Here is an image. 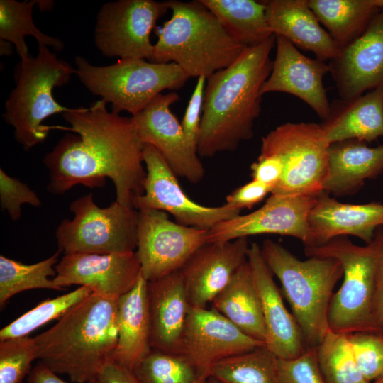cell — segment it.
<instances>
[{"mask_svg": "<svg viewBox=\"0 0 383 383\" xmlns=\"http://www.w3.org/2000/svg\"><path fill=\"white\" fill-rule=\"evenodd\" d=\"M383 172V144L369 147L355 140L331 144L328 172L323 191L335 196L355 192Z\"/></svg>", "mask_w": 383, "mask_h": 383, "instance_id": "484cf974", "label": "cell"}, {"mask_svg": "<svg viewBox=\"0 0 383 383\" xmlns=\"http://www.w3.org/2000/svg\"><path fill=\"white\" fill-rule=\"evenodd\" d=\"M372 316L374 325L383 332V263L377 273L372 303Z\"/></svg>", "mask_w": 383, "mask_h": 383, "instance_id": "f6af8a7d", "label": "cell"}, {"mask_svg": "<svg viewBox=\"0 0 383 383\" xmlns=\"http://www.w3.org/2000/svg\"><path fill=\"white\" fill-rule=\"evenodd\" d=\"M330 144L355 140L372 142L383 136V84L350 99H335L320 124Z\"/></svg>", "mask_w": 383, "mask_h": 383, "instance_id": "d4e9b609", "label": "cell"}, {"mask_svg": "<svg viewBox=\"0 0 383 383\" xmlns=\"http://www.w3.org/2000/svg\"><path fill=\"white\" fill-rule=\"evenodd\" d=\"M96 383H140L133 372L113 360L107 361L95 378Z\"/></svg>", "mask_w": 383, "mask_h": 383, "instance_id": "ee69618b", "label": "cell"}, {"mask_svg": "<svg viewBox=\"0 0 383 383\" xmlns=\"http://www.w3.org/2000/svg\"><path fill=\"white\" fill-rule=\"evenodd\" d=\"M213 308L190 306L177 353L208 377L219 361L264 346Z\"/></svg>", "mask_w": 383, "mask_h": 383, "instance_id": "9a60e30c", "label": "cell"}, {"mask_svg": "<svg viewBox=\"0 0 383 383\" xmlns=\"http://www.w3.org/2000/svg\"><path fill=\"white\" fill-rule=\"evenodd\" d=\"M382 335H383V332H382Z\"/></svg>", "mask_w": 383, "mask_h": 383, "instance_id": "f907efd6", "label": "cell"}, {"mask_svg": "<svg viewBox=\"0 0 383 383\" xmlns=\"http://www.w3.org/2000/svg\"><path fill=\"white\" fill-rule=\"evenodd\" d=\"M148 303L152 350L177 354L190 308L179 272L148 282Z\"/></svg>", "mask_w": 383, "mask_h": 383, "instance_id": "603a6c76", "label": "cell"}, {"mask_svg": "<svg viewBox=\"0 0 383 383\" xmlns=\"http://www.w3.org/2000/svg\"><path fill=\"white\" fill-rule=\"evenodd\" d=\"M276 44L272 35L262 44L245 48L229 66L206 80L198 155L211 157L233 151L254 135L261 113L262 87L270 74V53Z\"/></svg>", "mask_w": 383, "mask_h": 383, "instance_id": "7a4b0ae2", "label": "cell"}, {"mask_svg": "<svg viewBox=\"0 0 383 383\" xmlns=\"http://www.w3.org/2000/svg\"><path fill=\"white\" fill-rule=\"evenodd\" d=\"M250 169L252 179L267 185L271 188L272 192L279 184L284 173L283 162L272 155H259Z\"/></svg>", "mask_w": 383, "mask_h": 383, "instance_id": "7bdbcfd3", "label": "cell"}, {"mask_svg": "<svg viewBox=\"0 0 383 383\" xmlns=\"http://www.w3.org/2000/svg\"><path fill=\"white\" fill-rule=\"evenodd\" d=\"M200 1L217 17L228 34L245 48L259 45L273 35L264 1Z\"/></svg>", "mask_w": 383, "mask_h": 383, "instance_id": "f546056e", "label": "cell"}, {"mask_svg": "<svg viewBox=\"0 0 383 383\" xmlns=\"http://www.w3.org/2000/svg\"><path fill=\"white\" fill-rule=\"evenodd\" d=\"M91 293L88 288L79 287L66 294L42 301L2 328L0 331V340L28 336L31 332L49 321L60 318L69 309Z\"/></svg>", "mask_w": 383, "mask_h": 383, "instance_id": "d590c367", "label": "cell"}, {"mask_svg": "<svg viewBox=\"0 0 383 383\" xmlns=\"http://www.w3.org/2000/svg\"><path fill=\"white\" fill-rule=\"evenodd\" d=\"M28 204L40 207L41 201L38 194L26 184L8 175L0 169V205L12 221H18L22 215L21 206Z\"/></svg>", "mask_w": 383, "mask_h": 383, "instance_id": "ab89813d", "label": "cell"}, {"mask_svg": "<svg viewBox=\"0 0 383 383\" xmlns=\"http://www.w3.org/2000/svg\"><path fill=\"white\" fill-rule=\"evenodd\" d=\"M179 100L175 92L160 94L131 118L143 144L155 148L177 177L195 184L203 179L205 170L171 111V105Z\"/></svg>", "mask_w": 383, "mask_h": 383, "instance_id": "2e32d148", "label": "cell"}, {"mask_svg": "<svg viewBox=\"0 0 383 383\" xmlns=\"http://www.w3.org/2000/svg\"><path fill=\"white\" fill-rule=\"evenodd\" d=\"M62 116L69 127L46 126L48 131L75 134H66L43 157L48 191L61 195L77 184L101 187L109 178L116 201L133 207V199L143 194L146 170L144 144L132 118L108 111L101 99L88 108L69 109Z\"/></svg>", "mask_w": 383, "mask_h": 383, "instance_id": "6da1fadb", "label": "cell"}, {"mask_svg": "<svg viewBox=\"0 0 383 383\" xmlns=\"http://www.w3.org/2000/svg\"><path fill=\"white\" fill-rule=\"evenodd\" d=\"M308 222L314 246L345 235H353L368 244L375 231L383 226V204H344L323 192L309 212Z\"/></svg>", "mask_w": 383, "mask_h": 383, "instance_id": "7402d4cb", "label": "cell"}, {"mask_svg": "<svg viewBox=\"0 0 383 383\" xmlns=\"http://www.w3.org/2000/svg\"><path fill=\"white\" fill-rule=\"evenodd\" d=\"M270 193H272L271 188L252 179L228 194L226 198L225 204L239 211L251 209Z\"/></svg>", "mask_w": 383, "mask_h": 383, "instance_id": "b9f144b4", "label": "cell"}, {"mask_svg": "<svg viewBox=\"0 0 383 383\" xmlns=\"http://www.w3.org/2000/svg\"><path fill=\"white\" fill-rule=\"evenodd\" d=\"M61 252L57 251L48 258L34 264L21 262L0 256V306L13 296L23 291L48 289L61 291L50 277L55 276V265Z\"/></svg>", "mask_w": 383, "mask_h": 383, "instance_id": "d6a6232c", "label": "cell"}, {"mask_svg": "<svg viewBox=\"0 0 383 383\" xmlns=\"http://www.w3.org/2000/svg\"><path fill=\"white\" fill-rule=\"evenodd\" d=\"M328 65L342 99L359 96L383 84V11Z\"/></svg>", "mask_w": 383, "mask_h": 383, "instance_id": "ffe728a7", "label": "cell"}, {"mask_svg": "<svg viewBox=\"0 0 383 383\" xmlns=\"http://www.w3.org/2000/svg\"><path fill=\"white\" fill-rule=\"evenodd\" d=\"M208 231L173 222L162 211H138L135 252L144 278L150 282L179 271L207 243Z\"/></svg>", "mask_w": 383, "mask_h": 383, "instance_id": "7c38bea8", "label": "cell"}, {"mask_svg": "<svg viewBox=\"0 0 383 383\" xmlns=\"http://www.w3.org/2000/svg\"><path fill=\"white\" fill-rule=\"evenodd\" d=\"M316 354L325 383H370L360 372L345 335L329 329Z\"/></svg>", "mask_w": 383, "mask_h": 383, "instance_id": "836d02e7", "label": "cell"}, {"mask_svg": "<svg viewBox=\"0 0 383 383\" xmlns=\"http://www.w3.org/2000/svg\"><path fill=\"white\" fill-rule=\"evenodd\" d=\"M264 1L267 23L273 35L312 52L317 59L324 62H330L339 54L340 46L321 26L308 0Z\"/></svg>", "mask_w": 383, "mask_h": 383, "instance_id": "cb8c5ba5", "label": "cell"}, {"mask_svg": "<svg viewBox=\"0 0 383 383\" xmlns=\"http://www.w3.org/2000/svg\"><path fill=\"white\" fill-rule=\"evenodd\" d=\"M373 383H383V377L377 379V380L374 381Z\"/></svg>", "mask_w": 383, "mask_h": 383, "instance_id": "681fc988", "label": "cell"}, {"mask_svg": "<svg viewBox=\"0 0 383 383\" xmlns=\"http://www.w3.org/2000/svg\"><path fill=\"white\" fill-rule=\"evenodd\" d=\"M171 18L155 30L150 62H174L190 77L208 78L232 64L245 48L200 0L168 1Z\"/></svg>", "mask_w": 383, "mask_h": 383, "instance_id": "277c9868", "label": "cell"}, {"mask_svg": "<svg viewBox=\"0 0 383 383\" xmlns=\"http://www.w3.org/2000/svg\"><path fill=\"white\" fill-rule=\"evenodd\" d=\"M319 194H271L257 210L214 226L208 231L207 243H222L258 234H279L296 238L305 247L314 246L308 217Z\"/></svg>", "mask_w": 383, "mask_h": 383, "instance_id": "5bb4252c", "label": "cell"}, {"mask_svg": "<svg viewBox=\"0 0 383 383\" xmlns=\"http://www.w3.org/2000/svg\"><path fill=\"white\" fill-rule=\"evenodd\" d=\"M308 257H331L343 269V282L333 294L328 316L333 332H379L372 316V303L379 267L383 263V228L377 229L372 241L357 245L345 236L316 246L305 247Z\"/></svg>", "mask_w": 383, "mask_h": 383, "instance_id": "8992f818", "label": "cell"}, {"mask_svg": "<svg viewBox=\"0 0 383 383\" xmlns=\"http://www.w3.org/2000/svg\"><path fill=\"white\" fill-rule=\"evenodd\" d=\"M133 372L140 383H204L209 378L182 355L155 350Z\"/></svg>", "mask_w": 383, "mask_h": 383, "instance_id": "e575fe53", "label": "cell"}, {"mask_svg": "<svg viewBox=\"0 0 383 383\" xmlns=\"http://www.w3.org/2000/svg\"><path fill=\"white\" fill-rule=\"evenodd\" d=\"M210 377L220 383H279L278 357L261 346L219 361Z\"/></svg>", "mask_w": 383, "mask_h": 383, "instance_id": "1f68e13d", "label": "cell"}, {"mask_svg": "<svg viewBox=\"0 0 383 383\" xmlns=\"http://www.w3.org/2000/svg\"><path fill=\"white\" fill-rule=\"evenodd\" d=\"M331 144L320 124L286 123L262 138L260 155L278 157L284 165L279 184L271 194L318 195L323 192Z\"/></svg>", "mask_w": 383, "mask_h": 383, "instance_id": "30bf717a", "label": "cell"}, {"mask_svg": "<svg viewBox=\"0 0 383 383\" xmlns=\"http://www.w3.org/2000/svg\"><path fill=\"white\" fill-rule=\"evenodd\" d=\"M168 9V1L118 0L104 4L96 16V47L106 57L150 61L154 48L150 33Z\"/></svg>", "mask_w": 383, "mask_h": 383, "instance_id": "8fae6325", "label": "cell"}, {"mask_svg": "<svg viewBox=\"0 0 383 383\" xmlns=\"http://www.w3.org/2000/svg\"><path fill=\"white\" fill-rule=\"evenodd\" d=\"M355 362L370 383L383 377V335L382 332H355L345 335Z\"/></svg>", "mask_w": 383, "mask_h": 383, "instance_id": "74e56055", "label": "cell"}, {"mask_svg": "<svg viewBox=\"0 0 383 383\" xmlns=\"http://www.w3.org/2000/svg\"><path fill=\"white\" fill-rule=\"evenodd\" d=\"M211 304L212 308L240 331L265 344L266 329L261 301L248 260L238 269Z\"/></svg>", "mask_w": 383, "mask_h": 383, "instance_id": "83f0119b", "label": "cell"}, {"mask_svg": "<svg viewBox=\"0 0 383 383\" xmlns=\"http://www.w3.org/2000/svg\"><path fill=\"white\" fill-rule=\"evenodd\" d=\"M52 279L60 287L79 285L102 297L118 300L131 290L141 267L135 252L125 254L64 255Z\"/></svg>", "mask_w": 383, "mask_h": 383, "instance_id": "e0dca14e", "label": "cell"}, {"mask_svg": "<svg viewBox=\"0 0 383 383\" xmlns=\"http://www.w3.org/2000/svg\"><path fill=\"white\" fill-rule=\"evenodd\" d=\"M308 4L340 49L360 37L383 11V0H308Z\"/></svg>", "mask_w": 383, "mask_h": 383, "instance_id": "f1b7e54d", "label": "cell"}, {"mask_svg": "<svg viewBox=\"0 0 383 383\" xmlns=\"http://www.w3.org/2000/svg\"><path fill=\"white\" fill-rule=\"evenodd\" d=\"M275 37L276 55L270 74L262 87V95L277 91L295 96L325 119L331 104L323 80L330 72L329 65L305 56L284 38Z\"/></svg>", "mask_w": 383, "mask_h": 383, "instance_id": "ac0fdd59", "label": "cell"}, {"mask_svg": "<svg viewBox=\"0 0 383 383\" xmlns=\"http://www.w3.org/2000/svg\"><path fill=\"white\" fill-rule=\"evenodd\" d=\"M117 303L118 335L113 360L133 370L152 350L148 281L142 272L134 287Z\"/></svg>", "mask_w": 383, "mask_h": 383, "instance_id": "4316f807", "label": "cell"}, {"mask_svg": "<svg viewBox=\"0 0 383 383\" xmlns=\"http://www.w3.org/2000/svg\"><path fill=\"white\" fill-rule=\"evenodd\" d=\"M143 160L146 170L144 192L133 201V206L138 211H162L172 215L179 224L206 231L240 215V211L225 204L220 206H206L192 200L182 189L176 174L152 145L144 144Z\"/></svg>", "mask_w": 383, "mask_h": 383, "instance_id": "4fadbf2b", "label": "cell"}, {"mask_svg": "<svg viewBox=\"0 0 383 383\" xmlns=\"http://www.w3.org/2000/svg\"><path fill=\"white\" fill-rule=\"evenodd\" d=\"M37 4L38 0L0 1V39L15 46L20 60L30 55L25 40L28 35L33 36L38 45L51 47L55 51H60L64 48L62 40L43 33L35 26L33 11Z\"/></svg>", "mask_w": 383, "mask_h": 383, "instance_id": "4dcf8cb0", "label": "cell"}, {"mask_svg": "<svg viewBox=\"0 0 383 383\" xmlns=\"http://www.w3.org/2000/svg\"><path fill=\"white\" fill-rule=\"evenodd\" d=\"M72 220L64 219L55 231L58 250L64 255L125 254L137 248L138 211L115 201L99 207L92 194L72 201Z\"/></svg>", "mask_w": 383, "mask_h": 383, "instance_id": "9c48e42d", "label": "cell"}, {"mask_svg": "<svg viewBox=\"0 0 383 383\" xmlns=\"http://www.w3.org/2000/svg\"><path fill=\"white\" fill-rule=\"evenodd\" d=\"M118 300L94 293L75 304L50 329L34 337L37 359L73 383L94 380L116 348Z\"/></svg>", "mask_w": 383, "mask_h": 383, "instance_id": "3957f363", "label": "cell"}, {"mask_svg": "<svg viewBox=\"0 0 383 383\" xmlns=\"http://www.w3.org/2000/svg\"><path fill=\"white\" fill-rule=\"evenodd\" d=\"M37 359L33 338L22 337L0 340V383H21Z\"/></svg>", "mask_w": 383, "mask_h": 383, "instance_id": "8d00e7d4", "label": "cell"}, {"mask_svg": "<svg viewBox=\"0 0 383 383\" xmlns=\"http://www.w3.org/2000/svg\"><path fill=\"white\" fill-rule=\"evenodd\" d=\"M75 74L93 95L112 111L135 116L166 89H178L189 77L175 63H157L144 59H119L116 63L96 66L76 56Z\"/></svg>", "mask_w": 383, "mask_h": 383, "instance_id": "ba28073f", "label": "cell"}, {"mask_svg": "<svg viewBox=\"0 0 383 383\" xmlns=\"http://www.w3.org/2000/svg\"><path fill=\"white\" fill-rule=\"evenodd\" d=\"M12 44L9 42L1 40L0 43V53L1 55H10L12 53Z\"/></svg>", "mask_w": 383, "mask_h": 383, "instance_id": "7dc6e473", "label": "cell"}, {"mask_svg": "<svg viewBox=\"0 0 383 383\" xmlns=\"http://www.w3.org/2000/svg\"><path fill=\"white\" fill-rule=\"evenodd\" d=\"M262 255L298 323L307 348H316L329 330L328 316L333 289L343 277L340 262L331 257L301 260L281 244L266 239Z\"/></svg>", "mask_w": 383, "mask_h": 383, "instance_id": "5b68a950", "label": "cell"}, {"mask_svg": "<svg viewBox=\"0 0 383 383\" xmlns=\"http://www.w3.org/2000/svg\"><path fill=\"white\" fill-rule=\"evenodd\" d=\"M247 260L261 301L266 347L279 359L298 357L307 348L304 338L294 316L284 304L257 243L250 244Z\"/></svg>", "mask_w": 383, "mask_h": 383, "instance_id": "44dd1931", "label": "cell"}, {"mask_svg": "<svg viewBox=\"0 0 383 383\" xmlns=\"http://www.w3.org/2000/svg\"><path fill=\"white\" fill-rule=\"evenodd\" d=\"M27 379L28 383H68L40 362L31 369ZM87 383L96 382L94 379Z\"/></svg>", "mask_w": 383, "mask_h": 383, "instance_id": "bcb514c9", "label": "cell"}, {"mask_svg": "<svg viewBox=\"0 0 383 383\" xmlns=\"http://www.w3.org/2000/svg\"><path fill=\"white\" fill-rule=\"evenodd\" d=\"M248 238L222 243H206L179 270L190 306L206 308L228 284L247 260Z\"/></svg>", "mask_w": 383, "mask_h": 383, "instance_id": "d6986e66", "label": "cell"}, {"mask_svg": "<svg viewBox=\"0 0 383 383\" xmlns=\"http://www.w3.org/2000/svg\"><path fill=\"white\" fill-rule=\"evenodd\" d=\"M204 383H220L213 378L209 377Z\"/></svg>", "mask_w": 383, "mask_h": 383, "instance_id": "c3c4849f", "label": "cell"}, {"mask_svg": "<svg viewBox=\"0 0 383 383\" xmlns=\"http://www.w3.org/2000/svg\"><path fill=\"white\" fill-rule=\"evenodd\" d=\"M278 374L279 383H325L318 362L316 348H306L294 358H278Z\"/></svg>", "mask_w": 383, "mask_h": 383, "instance_id": "f35d334b", "label": "cell"}, {"mask_svg": "<svg viewBox=\"0 0 383 383\" xmlns=\"http://www.w3.org/2000/svg\"><path fill=\"white\" fill-rule=\"evenodd\" d=\"M206 77H199L189 101L181 125L190 146L197 151Z\"/></svg>", "mask_w": 383, "mask_h": 383, "instance_id": "60d3db41", "label": "cell"}, {"mask_svg": "<svg viewBox=\"0 0 383 383\" xmlns=\"http://www.w3.org/2000/svg\"><path fill=\"white\" fill-rule=\"evenodd\" d=\"M76 69L57 57L48 47L38 45V54L20 60L16 87L5 103L3 118L12 126L15 140L28 151L45 141L48 131L43 121L69 109L52 96L55 87L67 84Z\"/></svg>", "mask_w": 383, "mask_h": 383, "instance_id": "52a82bcc", "label": "cell"}]
</instances>
